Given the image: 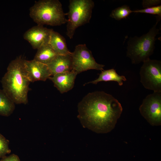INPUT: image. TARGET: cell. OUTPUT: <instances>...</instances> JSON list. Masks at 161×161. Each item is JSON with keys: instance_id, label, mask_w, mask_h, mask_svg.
Listing matches in <instances>:
<instances>
[{"instance_id": "7a4b0ae2", "label": "cell", "mask_w": 161, "mask_h": 161, "mask_svg": "<svg viewBox=\"0 0 161 161\" xmlns=\"http://www.w3.org/2000/svg\"><path fill=\"white\" fill-rule=\"evenodd\" d=\"M18 57L9 64L1 83L3 90L15 104H26L30 81L25 71L24 61Z\"/></svg>"}, {"instance_id": "277c9868", "label": "cell", "mask_w": 161, "mask_h": 161, "mask_svg": "<svg viewBox=\"0 0 161 161\" xmlns=\"http://www.w3.org/2000/svg\"><path fill=\"white\" fill-rule=\"evenodd\" d=\"M160 17L157 18L156 23L146 34L140 37H130L127 43L126 56L133 64H138L150 59L155 49L156 37L159 33V30L156 28Z\"/></svg>"}, {"instance_id": "52a82bcc", "label": "cell", "mask_w": 161, "mask_h": 161, "mask_svg": "<svg viewBox=\"0 0 161 161\" xmlns=\"http://www.w3.org/2000/svg\"><path fill=\"white\" fill-rule=\"evenodd\" d=\"M72 70L78 74L90 69L103 70L105 65L97 63L91 52L85 44H79L75 47L72 52Z\"/></svg>"}, {"instance_id": "e0dca14e", "label": "cell", "mask_w": 161, "mask_h": 161, "mask_svg": "<svg viewBox=\"0 0 161 161\" xmlns=\"http://www.w3.org/2000/svg\"><path fill=\"white\" fill-rule=\"evenodd\" d=\"M129 7L126 5L119 7L112 10L110 16L118 21L126 18L132 13Z\"/></svg>"}, {"instance_id": "ba28073f", "label": "cell", "mask_w": 161, "mask_h": 161, "mask_svg": "<svg viewBox=\"0 0 161 161\" xmlns=\"http://www.w3.org/2000/svg\"><path fill=\"white\" fill-rule=\"evenodd\" d=\"M139 110L141 115L151 125H161V92H154L143 100Z\"/></svg>"}, {"instance_id": "9a60e30c", "label": "cell", "mask_w": 161, "mask_h": 161, "mask_svg": "<svg viewBox=\"0 0 161 161\" xmlns=\"http://www.w3.org/2000/svg\"><path fill=\"white\" fill-rule=\"evenodd\" d=\"M58 55L49 44L37 49L34 59L45 64L50 62Z\"/></svg>"}, {"instance_id": "30bf717a", "label": "cell", "mask_w": 161, "mask_h": 161, "mask_svg": "<svg viewBox=\"0 0 161 161\" xmlns=\"http://www.w3.org/2000/svg\"><path fill=\"white\" fill-rule=\"evenodd\" d=\"M24 64L26 73L30 82L45 81L52 76L47 65L34 59L30 61L24 60Z\"/></svg>"}, {"instance_id": "ffe728a7", "label": "cell", "mask_w": 161, "mask_h": 161, "mask_svg": "<svg viewBox=\"0 0 161 161\" xmlns=\"http://www.w3.org/2000/svg\"><path fill=\"white\" fill-rule=\"evenodd\" d=\"M161 2V0H143L142 5L143 7L145 8L155 6L159 4Z\"/></svg>"}, {"instance_id": "ac0fdd59", "label": "cell", "mask_w": 161, "mask_h": 161, "mask_svg": "<svg viewBox=\"0 0 161 161\" xmlns=\"http://www.w3.org/2000/svg\"><path fill=\"white\" fill-rule=\"evenodd\" d=\"M9 141L0 133V158H2L7 154L10 153L9 146Z\"/></svg>"}, {"instance_id": "2e32d148", "label": "cell", "mask_w": 161, "mask_h": 161, "mask_svg": "<svg viewBox=\"0 0 161 161\" xmlns=\"http://www.w3.org/2000/svg\"><path fill=\"white\" fill-rule=\"evenodd\" d=\"M15 103L3 89H0V115L10 116L15 109Z\"/></svg>"}, {"instance_id": "d6986e66", "label": "cell", "mask_w": 161, "mask_h": 161, "mask_svg": "<svg viewBox=\"0 0 161 161\" xmlns=\"http://www.w3.org/2000/svg\"><path fill=\"white\" fill-rule=\"evenodd\" d=\"M132 13H141L157 15L161 16V5H157L143 9L132 10Z\"/></svg>"}, {"instance_id": "5b68a950", "label": "cell", "mask_w": 161, "mask_h": 161, "mask_svg": "<svg viewBox=\"0 0 161 161\" xmlns=\"http://www.w3.org/2000/svg\"><path fill=\"white\" fill-rule=\"evenodd\" d=\"M95 5L92 0H70L69 6L66 34L72 39L78 27L89 23Z\"/></svg>"}, {"instance_id": "8992f818", "label": "cell", "mask_w": 161, "mask_h": 161, "mask_svg": "<svg viewBox=\"0 0 161 161\" xmlns=\"http://www.w3.org/2000/svg\"><path fill=\"white\" fill-rule=\"evenodd\" d=\"M143 63L140 72L141 83L147 89L161 92V61L150 58Z\"/></svg>"}, {"instance_id": "8fae6325", "label": "cell", "mask_w": 161, "mask_h": 161, "mask_svg": "<svg viewBox=\"0 0 161 161\" xmlns=\"http://www.w3.org/2000/svg\"><path fill=\"white\" fill-rule=\"evenodd\" d=\"M78 73L73 70L57 74L50 77V79L54 86L61 93L66 92L74 87Z\"/></svg>"}, {"instance_id": "5bb4252c", "label": "cell", "mask_w": 161, "mask_h": 161, "mask_svg": "<svg viewBox=\"0 0 161 161\" xmlns=\"http://www.w3.org/2000/svg\"><path fill=\"white\" fill-rule=\"evenodd\" d=\"M126 80V79L124 76L119 75L115 69H112L101 71L97 78L85 83L84 85L91 83L96 84L101 81H114L117 82L120 86H122L123 84V81Z\"/></svg>"}, {"instance_id": "9c48e42d", "label": "cell", "mask_w": 161, "mask_h": 161, "mask_svg": "<svg viewBox=\"0 0 161 161\" xmlns=\"http://www.w3.org/2000/svg\"><path fill=\"white\" fill-rule=\"evenodd\" d=\"M52 30L43 25H38L27 31L24 34V38L33 49H37L49 44Z\"/></svg>"}, {"instance_id": "7c38bea8", "label": "cell", "mask_w": 161, "mask_h": 161, "mask_svg": "<svg viewBox=\"0 0 161 161\" xmlns=\"http://www.w3.org/2000/svg\"><path fill=\"white\" fill-rule=\"evenodd\" d=\"M71 54L58 55L50 62L47 64L52 76L72 70Z\"/></svg>"}, {"instance_id": "3957f363", "label": "cell", "mask_w": 161, "mask_h": 161, "mask_svg": "<svg viewBox=\"0 0 161 161\" xmlns=\"http://www.w3.org/2000/svg\"><path fill=\"white\" fill-rule=\"evenodd\" d=\"M29 14L38 25H61L67 23L61 2L58 0H41L30 9Z\"/></svg>"}, {"instance_id": "44dd1931", "label": "cell", "mask_w": 161, "mask_h": 161, "mask_svg": "<svg viewBox=\"0 0 161 161\" xmlns=\"http://www.w3.org/2000/svg\"><path fill=\"white\" fill-rule=\"evenodd\" d=\"M0 161H20L18 155L12 154L8 156H5L1 158Z\"/></svg>"}, {"instance_id": "6da1fadb", "label": "cell", "mask_w": 161, "mask_h": 161, "mask_svg": "<svg viewBox=\"0 0 161 161\" xmlns=\"http://www.w3.org/2000/svg\"><path fill=\"white\" fill-rule=\"evenodd\" d=\"M78 117L83 126L97 133L115 127L123 108L118 100L103 91L89 93L78 103Z\"/></svg>"}, {"instance_id": "4fadbf2b", "label": "cell", "mask_w": 161, "mask_h": 161, "mask_svg": "<svg viewBox=\"0 0 161 161\" xmlns=\"http://www.w3.org/2000/svg\"><path fill=\"white\" fill-rule=\"evenodd\" d=\"M49 44L58 55H66L72 53L67 48L65 38L52 29Z\"/></svg>"}]
</instances>
